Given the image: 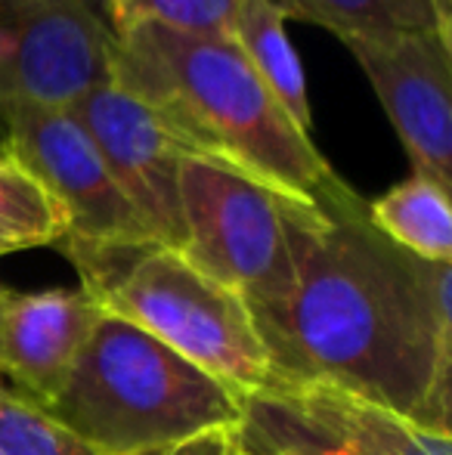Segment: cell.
Returning <instances> with one entry per match:
<instances>
[{"label": "cell", "mask_w": 452, "mask_h": 455, "mask_svg": "<svg viewBox=\"0 0 452 455\" xmlns=\"http://www.w3.org/2000/svg\"><path fill=\"white\" fill-rule=\"evenodd\" d=\"M289 300L251 316L266 384H332L434 431H449L452 264L391 245L347 183ZM264 384V387H266Z\"/></svg>", "instance_id": "obj_1"}, {"label": "cell", "mask_w": 452, "mask_h": 455, "mask_svg": "<svg viewBox=\"0 0 452 455\" xmlns=\"http://www.w3.org/2000/svg\"><path fill=\"white\" fill-rule=\"evenodd\" d=\"M109 81L143 100L189 156L322 204L344 180L313 137L289 118L233 37L133 22L112 31Z\"/></svg>", "instance_id": "obj_2"}, {"label": "cell", "mask_w": 452, "mask_h": 455, "mask_svg": "<svg viewBox=\"0 0 452 455\" xmlns=\"http://www.w3.org/2000/svg\"><path fill=\"white\" fill-rule=\"evenodd\" d=\"M47 412L99 455H143L242 421V394L103 310Z\"/></svg>", "instance_id": "obj_3"}, {"label": "cell", "mask_w": 452, "mask_h": 455, "mask_svg": "<svg viewBox=\"0 0 452 455\" xmlns=\"http://www.w3.org/2000/svg\"><path fill=\"white\" fill-rule=\"evenodd\" d=\"M68 260L103 310L149 331L235 394H254L270 381V354L245 300L195 270L177 248L72 251Z\"/></svg>", "instance_id": "obj_4"}, {"label": "cell", "mask_w": 452, "mask_h": 455, "mask_svg": "<svg viewBox=\"0 0 452 455\" xmlns=\"http://www.w3.org/2000/svg\"><path fill=\"white\" fill-rule=\"evenodd\" d=\"M180 254L235 291L251 316L282 307L329 229L326 204L304 202L211 158L180 164Z\"/></svg>", "instance_id": "obj_5"}, {"label": "cell", "mask_w": 452, "mask_h": 455, "mask_svg": "<svg viewBox=\"0 0 452 455\" xmlns=\"http://www.w3.org/2000/svg\"><path fill=\"white\" fill-rule=\"evenodd\" d=\"M0 146L66 211L62 251L158 245L66 106L0 102Z\"/></svg>", "instance_id": "obj_6"}, {"label": "cell", "mask_w": 452, "mask_h": 455, "mask_svg": "<svg viewBox=\"0 0 452 455\" xmlns=\"http://www.w3.org/2000/svg\"><path fill=\"white\" fill-rule=\"evenodd\" d=\"M109 50L97 0H0V102L72 106L109 81Z\"/></svg>", "instance_id": "obj_7"}, {"label": "cell", "mask_w": 452, "mask_h": 455, "mask_svg": "<svg viewBox=\"0 0 452 455\" xmlns=\"http://www.w3.org/2000/svg\"><path fill=\"white\" fill-rule=\"evenodd\" d=\"M341 44L385 106L412 174L452 189V37L409 31Z\"/></svg>", "instance_id": "obj_8"}, {"label": "cell", "mask_w": 452, "mask_h": 455, "mask_svg": "<svg viewBox=\"0 0 452 455\" xmlns=\"http://www.w3.org/2000/svg\"><path fill=\"white\" fill-rule=\"evenodd\" d=\"M66 108L93 140L118 189L143 217L158 245L180 251V164L189 156L186 146L143 100L112 81L87 91Z\"/></svg>", "instance_id": "obj_9"}, {"label": "cell", "mask_w": 452, "mask_h": 455, "mask_svg": "<svg viewBox=\"0 0 452 455\" xmlns=\"http://www.w3.org/2000/svg\"><path fill=\"white\" fill-rule=\"evenodd\" d=\"M99 316L103 304L84 288H0V375H10L25 400L47 409L66 387Z\"/></svg>", "instance_id": "obj_10"}, {"label": "cell", "mask_w": 452, "mask_h": 455, "mask_svg": "<svg viewBox=\"0 0 452 455\" xmlns=\"http://www.w3.org/2000/svg\"><path fill=\"white\" fill-rule=\"evenodd\" d=\"M347 434L369 455H452L449 431H434L332 384H266Z\"/></svg>", "instance_id": "obj_11"}, {"label": "cell", "mask_w": 452, "mask_h": 455, "mask_svg": "<svg viewBox=\"0 0 452 455\" xmlns=\"http://www.w3.org/2000/svg\"><path fill=\"white\" fill-rule=\"evenodd\" d=\"M235 443L242 455H369L335 425L273 387L242 396Z\"/></svg>", "instance_id": "obj_12"}, {"label": "cell", "mask_w": 452, "mask_h": 455, "mask_svg": "<svg viewBox=\"0 0 452 455\" xmlns=\"http://www.w3.org/2000/svg\"><path fill=\"white\" fill-rule=\"evenodd\" d=\"M233 41L289 118L301 131H313L307 75L291 47L282 12L270 0H242L233 22Z\"/></svg>", "instance_id": "obj_13"}, {"label": "cell", "mask_w": 452, "mask_h": 455, "mask_svg": "<svg viewBox=\"0 0 452 455\" xmlns=\"http://www.w3.org/2000/svg\"><path fill=\"white\" fill-rule=\"evenodd\" d=\"M289 19L320 25L338 41L440 31L452 37V0H270Z\"/></svg>", "instance_id": "obj_14"}, {"label": "cell", "mask_w": 452, "mask_h": 455, "mask_svg": "<svg viewBox=\"0 0 452 455\" xmlns=\"http://www.w3.org/2000/svg\"><path fill=\"white\" fill-rule=\"evenodd\" d=\"M369 223L391 245L431 264H452V208L449 189L412 174L381 198L366 202Z\"/></svg>", "instance_id": "obj_15"}, {"label": "cell", "mask_w": 452, "mask_h": 455, "mask_svg": "<svg viewBox=\"0 0 452 455\" xmlns=\"http://www.w3.org/2000/svg\"><path fill=\"white\" fill-rule=\"evenodd\" d=\"M66 229V211L0 146V254L56 245Z\"/></svg>", "instance_id": "obj_16"}, {"label": "cell", "mask_w": 452, "mask_h": 455, "mask_svg": "<svg viewBox=\"0 0 452 455\" xmlns=\"http://www.w3.org/2000/svg\"><path fill=\"white\" fill-rule=\"evenodd\" d=\"M0 455H99L37 403L0 387Z\"/></svg>", "instance_id": "obj_17"}, {"label": "cell", "mask_w": 452, "mask_h": 455, "mask_svg": "<svg viewBox=\"0 0 452 455\" xmlns=\"http://www.w3.org/2000/svg\"><path fill=\"white\" fill-rule=\"evenodd\" d=\"M242 0H115L109 28L121 31L133 22H155L183 35L233 37Z\"/></svg>", "instance_id": "obj_18"}, {"label": "cell", "mask_w": 452, "mask_h": 455, "mask_svg": "<svg viewBox=\"0 0 452 455\" xmlns=\"http://www.w3.org/2000/svg\"><path fill=\"white\" fill-rule=\"evenodd\" d=\"M143 455H239V443H235V427H211L174 446Z\"/></svg>", "instance_id": "obj_19"}, {"label": "cell", "mask_w": 452, "mask_h": 455, "mask_svg": "<svg viewBox=\"0 0 452 455\" xmlns=\"http://www.w3.org/2000/svg\"><path fill=\"white\" fill-rule=\"evenodd\" d=\"M99 4V10H103V16H106V22H109V12H112V6H115V0H97Z\"/></svg>", "instance_id": "obj_20"}, {"label": "cell", "mask_w": 452, "mask_h": 455, "mask_svg": "<svg viewBox=\"0 0 452 455\" xmlns=\"http://www.w3.org/2000/svg\"><path fill=\"white\" fill-rule=\"evenodd\" d=\"M239 455H242V452H239Z\"/></svg>", "instance_id": "obj_21"}]
</instances>
